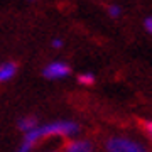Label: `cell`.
Masks as SVG:
<instances>
[{
	"label": "cell",
	"mask_w": 152,
	"mask_h": 152,
	"mask_svg": "<svg viewBox=\"0 0 152 152\" xmlns=\"http://www.w3.org/2000/svg\"><path fill=\"white\" fill-rule=\"evenodd\" d=\"M80 132V125L75 124V122H53V124L42 125V127H37L34 130L27 132L24 135V142L29 144V145H36L41 139H48V137H73Z\"/></svg>",
	"instance_id": "6da1fadb"
},
{
	"label": "cell",
	"mask_w": 152,
	"mask_h": 152,
	"mask_svg": "<svg viewBox=\"0 0 152 152\" xmlns=\"http://www.w3.org/2000/svg\"><path fill=\"white\" fill-rule=\"evenodd\" d=\"M107 152H147V149L142 144L120 135H112L105 140Z\"/></svg>",
	"instance_id": "7a4b0ae2"
},
{
	"label": "cell",
	"mask_w": 152,
	"mask_h": 152,
	"mask_svg": "<svg viewBox=\"0 0 152 152\" xmlns=\"http://www.w3.org/2000/svg\"><path fill=\"white\" fill-rule=\"evenodd\" d=\"M71 73V68L66 63H59V61H56V63H51L44 68L42 75L48 78V80H58V78H64Z\"/></svg>",
	"instance_id": "3957f363"
},
{
	"label": "cell",
	"mask_w": 152,
	"mask_h": 152,
	"mask_svg": "<svg viewBox=\"0 0 152 152\" xmlns=\"http://www.w3.org/2000/svg\"><path fill=\"white\" fill-rule=\"evenodd\" d=\"M61 152H95V144L90 139H76L68 140L63 145Z\"/></svg>",
	"instance_id": "277c9868"
},
{
	"label": "cell",
	"mask_w": 152,
	"mask_h": 152,
	"mask_svg": "<svg viewBox=\"0 0 152 152\" xmlns=\"http://www.w3.org/2000/svg\"><path fill=\"white\" fill-rule=\"evenodd\" d=\"M15 73H17V63H14V61L4 63V64L0 66V83L9 81Z\"/></svg>",
	"instance_id": "5b68a950"
},
{
	"label": "cell",
	"mask_w": 152,
	"mask_h": 152,
	"mask_svg": "<svg viewBox=\"0 0 152 152\" xmlns=\"http://www.w3.org/2000/svg\"><path fill=\"white\" fill-rule=\"evenodd\" d=\"M37 117H34V115H31V117H24V118H20L19 122H17V127L20 129L22 132H31L34 130V129H37Z\"/></svg>",
	"instance_id": "8992f818"
},
{
	"label": "cell",
	"mask_w": 152,
	"mask_h": 152,
	"mask_svg": "<svg viewBox=\"0 0 152 152\" xmlns=\"http://www.w3.org/2000/svg\"><path fill=\"white\" fill-rule=\"evenodd\" d=\"M78 81L81 83V85H93L95 83V76L91 73H83V75L78 76Z\"/></svg>",
	"instance_id": "52a82bcc"
},
{
	"label": "cell",
	"mask_w": 152,
	"mask_h": 152,
	"mask_svg": "<svg viewBox=\"0 0 152 152\" xmlns=\"http://www.w3.org/2000/svg\"><path fill=\"white\" fill-rule=\"evenodd\" d=\"M140 127H142V130H144V134L152 140V120H142Z\"/></svg>",
	"instance_id": "ba28073f"
},
{
	"label": "cell",
	"mask_w": 152,
	"mask_h": 152,
	"mask_svg": "<svg viewBox=\"0 0 152 152\" xmlns=\"http://www.w3.org/2000/svg\"><path fill=\"white\" fill-rule=\"evenodd\" d=\"M108 14L112 17H120V14H122V9H120L118 5H108Z\"/></svg>",
	"instance_id": "9c48e42d"
},
{
	"label": "cell",
	"mask_w": 152,
	"mask_h": 152,
	"mask_svg": "<svg viewBox=\"0 0 152 152\" xmlns=\"http://www.w3.org/2000/svg\"><path fill=\"white\" fill-rule=\"evenodd\" d=\"M144 27L149 34H152V17H147L145 20H144Z\"/></svg>",
	"instance_id": "30bf717a"
},
{
	"label": "cell",
	"mask_w": 152,
	"mask_h": 152,
	"mask_svg": "<svg viewBox=\"0 0 152 152\" xmlns=\"http://www.w3.org/2000/svg\"><path fill=\"white\" fill-rule=\"evenodd\" d=\"M32 149V145H29V144H26V142H22V145L17 149V152H29Z\"/></svg>",
	"instance_id": "8fae6325"
},
{
	"label": "cell",
	"mask_w": 152,
	"mask_h": 152,
	"mask_svg": "<svg viewBox=\"0 0 152 152\" xmlns=\"http://www.w3.org/2000/svg\"><path fill=\"white\" fill-rule=\"evenodd\" d=\"M61 46H63V41H59V39H54V41H53V48H61Z\"/></svg>",
	"instance_id": "7c38bea8"
},
{
	"label": "cell",
	"mask_w": 152,
	"mask_h": 152,
	"mask_svg": "<svg viewBox=\"0 0 152 152\" xmlns=\"http://www.w3.org/2000/svg\"><path fill=\"white\" fill-rule=\"evenodd\" d=\"M49 152H61V149H56V151H49Z\"/></svg>",
	"instance_id": "4fadbf2b"
}]
</instances>
